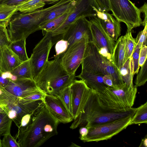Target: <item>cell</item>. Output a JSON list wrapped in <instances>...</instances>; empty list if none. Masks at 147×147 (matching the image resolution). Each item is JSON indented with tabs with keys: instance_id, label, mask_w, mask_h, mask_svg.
Returning a JSON list of instances; mask_svg holds the SVG:
<instances>
[{
	"instance_id": "8",
	"label": "cell",
	"mask_w": 147,
	"mask_h": 147,
	"mask_svg": "<svg viewBox=\"0 0 147 147\" xmlns=\"http://www.w3.org/2000/svg\"><path fill=\"white\" fill-rule=\"evenodd\" d=\"M133 117H128L109 123L88 129L87 135L81 139L84 142L107 140L131 125Z\"/></svg>"
},
{
	"instance_id": "40",
	"label": "cell",
	"mask_w": 147,
	"mask_h": 147,
	"mask_svg": "<svg viewBox=\"0 0 147 147\" xmlns=\"http://www.w3.org/2000/svg\"><path fill=\"white\" fill-rule=\"evenodd\" d=\"M102 11L108 12L111 11L109 0H96Z\"/></svg>"
},
{
	"instance_id": "6",
	"label": "cell",
	"mask_w": 147,
	"mask_h": 147,
	"mask_svg": "<svg viewBox=\"0 0 147 147\" xmlns=\"http://www.w3.org/2000/svg\"><path fill=\"white\" fill-rule=\"evenodd\" d=\"M95 7L101 10L96 0H76L74 9L65 21L56 29L49 32L54 43L62 39L63 34L70 25L79 18L96 17Z\"/></svg>"
},
{
	"instance_id": "25",
	"label": "cell",
	"mask_w": 147,
	"mask_h": 147,
	"mask_svg": "<svg viewBox=\"0 0 147 147\" xmlns=\"http://www.w3.org/2000/svg\"><path fill=\"white\" fill-rule=\"evenodd\" d=\"M18 11L16 5L0 4V26L7 28L11 18Z\"/></svg>"
},
{
	"instance_id": "30",
	"label": "cell",
	"mask_w": 147,
	"mask_h": 147,
	"mask_svg": "<svg viewBox=\"0 0 147 147\" xmlns=\"http://www.w3.org/2000/svg\"><path fill=\"white\" fill-rule=\"evenodd\" d=\"M12 121L7 113H0V137L10 133Z\"/></svg>"
},
{
	"instance_id": "16",
	"label": "cell",
	"mask_w": 147,
	"mask_h": 147,
	"mask_svg": "<svg viewBox=\"0 0 147 147\" xmlns=\"http://www.w3.org/2000/svg\"><path fill=\"white\" fill-rule=\"evenodd\" d=\"M5 89L14 96L24 98L40 90L33 80L28 78H17L15 81L10 80Z\"/></svg>"
},
{
	"instance_id": "24",
	"label": "cell",
	"mask_w": 147,
	"mask_h": 147,
	"mask_svg": "<svg viewBox=\"0 0 147 147\" xmlns=\"http://www.w3.org/2000/svg\"><path fill=\"white\" fill-rule=\"evenodd\" d=\"M75 5L62 15L48 22L40 27V30H42L43 35L44 36L47 32H51L54 30L62 23L72 11Z\"/></svg>"
},
{
	"instance_id": "17",
	"label": "cell",
	"mask_w": 147,
	"mask_h": 147,
	"mask_svg": "<svg viewBox=\"0 0 147 147\" xmlns=\"http://www.w3.org/2000/svg\"><path fill=\"white\" fill-rule=\"evenodd\" d=\"M94 9L96 13V17L99 19L104 29L113 40L117 41L121 34L120 22L108 12L102 11L95 7Z\"/></svg>"
},
{
	"instance_id": "26",
	"label": "cell",
	"mask_w": 147,
	"mask_h": 147,
	"mask_svg": "<svg viewBox=\"0 0 147 147\" xmlns=\"http://www.w3.org/2000/svg\"><path fill=\"white\" fill-rule=\"evenodd\" d=\"M46 4L41 0H27L16 6L18 11L28 13L43 9Z\"/></svg>"
},
{
	"instance_id": "11",
	"label": "cell",
	"mask_w": 147,
	"mask_h": 147,
	"mask_svg": "<svg viewBox=\"0 0 147 147\" xmlns=\"http://www.w3.org/2000/svg\"><path fill=\"white\" fill-rule=\"evenodd\" d=\"M136 108L132 107L123 109L112 108L102 113L93 116L88 119L83 125L88 129L113 122L128 117H133Z\"/></svg>"
},
{
	"instance_id": "42",
	"label": "cell",
	"mask_w": 147,
	"mask_h": 147,
	"mask_svg": "<svg viewBox=\"0 0 147 147\" xmlns=\"http://www.w3.org/2000/svg\"><path fill=\"white\" fill-rule=\"evenodd\" d=\"M141 12H142L144 13V19L141 24V25L144 26L147 24V4L146 3H144V5L139 8Z\"/></svg>"
},
{
	"instance_id": "15",
	"label": "cell",
	"mask_w": 147,
	"mask_h": 147,
	"mask_svg": "<svg viewBox=\"0 0 147 147\" xmlns=\"http://www.w3.org/2000/svg\"><path fill=\"white\" fill-rule=\"evenodd\" d=\"M43 102L50 113L59 123H68L74 120L73 116L59 96L46 94Z\"/></svg>"
},
{
	"instance_id": "51",
	"label": "cell",
	"mask_w": 147,
	"mask_h": 147,
	"mask_svg": "<svg viewBox=\"0 0 147 147\" xmlns=\"http://www.w3.org/2000/svg\"><path fill=\"white\" fill-rule=\"evenodd\" d=\"M0 147H2V140H1L0 137Z\"/></svg>"
},
{
	"instance_id": "19",
	"label": "cell",
	"mask_w": 147,
	"mask_h": 147,
	"mask_svg": "<svg viewBox=\"0 0 147 147\" xmlns=\"http://www.w3.org/2000/svg\"><path fill=\"white\" fill-rule=\"evenodd\" d=\"M22 62L8 46L0 48V72H11Z\"/></svg>"
},
{
	"instance_id": "50",
	"label": "cell",
	"mask_w": 147,
	"mask_h": 147,
	"mask_svg": "<svg viewBox=\"0 0 147 147\" xmlns=\"http://www.w3.org/2000/svg\"><path fill=\"white\" fill-rule=\"evenodd\" d=\"M6 0H0V4L3 3Z\"/></svg>"
},
{
	"instance_id": "49",
	"label": "cell",
	"mask_w": 147,
	"mask_h": 147,
	"mask_svg": "<svg viewBox=\"0 0 147 147\" xmlns=\"http://www.w3.org/2000/svg\"><path fill=\"white\" fill-rule=\"evenodd\" d=\"M5 113L3 109L0 107V113Z\"/></svg>"
},
{
	"instance_id": "5",
	"label": "cell",
	"mask_w": 147,
	"mask_h": 147,
	"mask_svg": "<svg viewBox=\"0 0 147 147\" xmlns=\"http://www.w3.org/2000/svg\"><path fill=\"white\" fill-rule=\"evenodd\" d=\"M137 87H130L125 83L108 86L99 96L105 105L115 109L132 107L134 104L137 91Z\"/></svg>"
},
{
	"instance_id": "22",
	"label": "cell",
	"mask_w": 147,
	"mask_h": 147,
	"mask_svg": "<svg viewBox=\"0 0 147 147\" xmlns=\"http://www.w3.org/2000/svg\"><path fill=\"white\" fill-rule=\"evenodd\" d=\"M121 78L123 82L129 87H133V78L134 76L131 57L127 59L119 69Z\"/></svg>"
},
{
	"instance_id": "43",
	"label": "cell",
	"mask_w": 147,
	"mask_h": 147,
	"mask_svg": "<svg viewBox=\"0 0 147 147\" xmlns=\"http://www.w3.org/2000/svg\"><path fill=\"white\" fill-rule=\"evenodd\" d=\"M103 79L105 84L108 86H114L111 76L109 75H106L103 76Z\"/></svg>"
},
{
	"instance_id": "20",
	"label": "cell",
	"mask_w": 147,
	"mask_h": 147,
	"mask_svg": "<svg viewBox=\"0 0 147 147\" xmlns=\"http://www.w3.org/2000/svg\"><path fill=\"white\" fill-rule=\"evenodd\" d=\"M103 76L81 71L80 74L76 76V77L83 80L89 88L101 93L108 86L103 81Z\"/></svg>"
},
{
	"instance_id": "23",
	"label": "cell",
	"mask_w": 147,
	"mask_h": 147,
	"mask_svg": "<svg viewBox=\"0 0 147 147\" xmlns=\"http://www.w3.org/2000/svg\"><path fill=\"white\" fill-rule=\"evenodd\" d=\"M26 39L11 42L8 47L22 62L28 60L26 49Z\"/></svg>"
},
{
	"instance_id": "33",
	"label": "cell",
	"mask_w": 147,
	"mask_h": 147,
	"mask_svg": "<svg viewBox=\"0 0 147 147\" xmlns=\"http://www.w3.org/2000/svg\"><path fill=\"white\" fill-rule=\"evenodd\" d=\"M2 145V147H20L19 144L10 133L3 136Z\"/></svg>"
},
{
	"instance_id": "45",
	"label": "cell",
	"mask_w": 147,
	"mask_h": 147,
	"mask_svg": "<svg viewBox=\"0 0 147 147\" xmlns=\"http://www.w3.org/2000/svg\"><path fill=\"white\" fill-rule=\"evenodd\" d=\"M79 133L80 139L86 136L88 134L89 130L85 126L81 127L79 129Z\"/></svg>"
},
{
	"instance_id": "28",
	"label": "cell",
	"mask_w": 147,
	"mask_h": 147,
	"mask_svg": "<svg viewBox=\"0 0 147 147\" xmlns=\"http://www.w3.org/2000/svg\"><path fill=\"white\" fill-rule=\"evenodd\" d=\"M142 123L147 124V102L136 108L131 122V125Z\"/></svg>"
},
{
	"instance_id": "1",
	"label": "cell",
	"mask_w": 147,
	"mask_h": 147,
	"mask_svg": "<svg viewBox=\"0 0 147 147\" xmlns=\"http://www.w3.org/2000/svg\"><path fill=\"white\" fill-rule=\"evenodd\" d=\"M59 122L43 104L34 115L26 127L18 128L15 138L20 147H38L57 134Z\"/></svg>"
},
{
	"instance_id": "37",
	"label": "cell",
	"mask_w": 147,
	"mask_h": 147,
	"mask_svg": "<svg viewBox=\"0 0 147 147\" xmlns=\"http://www.w3.org/2000/svg\"><path fill=\"white\" fill-rule=\"evenodd\" d=\"M56 43L55 48L56 56L65 52L69 47L67 41L63 39L59 40Z\"/></svg>"
},
{
	"instance_id": "29",
	"label": "cell",
	"mask_w": 147,
	"mask_h": 147,
	"mask_svg": "<svg viewBox=\"0 0 147 147\" xmlns=\"http://www.w3.org/2000/svg\"><path fill=\"white\" fill-rule=\"evenodd\" d=\"M125 36V62L131 57L137 44L135 39L132 37L131 31L127 30Z\"/></svg>"
},
{
	"instance_id": "4",
	"label": "cell",
	"mask_w": 147,
	"mask_h": 147,
	"mask_svg": "<svg viewBox=\"0 0 147 147\" xmlns=\"http://www.w3.org/2000/svg\"><path fill=\"white\" fill-rule=\"evenodd\" d=\"M82 72L109 75L114 85L124 83L119 69L113 62L101 55L92 40L88 42L81 63Z\"/></svg>"
},
{
	"instance_id": "13",
	"label": "cell",
	"mask_w": 147,
	"mask_h": 147,
	"mask_svg": "<svg viewBox=\"0 0 147 147\" xmlns=\"http://www.w3.org/2000/svg\"><path fill=\"white\" fill-rule=\"evenodd\" d=\"M69 87L71 95L72 115L74 120L81 113L90 88L81 79L75 80L69 85Z\"/></svg>"
},
{
	"instance_id": "38",
	"label": "cell",
	"mask_w": 147,
	"mask_h": 147,
	"mask_svg": "<svg viewBox=\"0 0 147 147\" xmlns=\"http://www.w3.org/2000/svg\"><path fill=\"white\" fill-rule=\"evenodd\" d=\"M46 94L41 90L26 97L21 98L23 99L30 101L41 100L43 102Z\"/></svg>"
},
{
	"instance_id": "7",
	"label": "cell",
	"mask_w": 147,
	"mask_h": 147,
	"mask_svg": "<svg viewBox=\"0 0 147 147\" xmlns=\"http://www.w3.org/2000/svg\"><path fill=\"white\" fill-rule=\"evenodd\" d=\"M112 15L120 22L127 26V30L131 31L141 25L142 20L139 8L129 0H109Z\"/></svg>"
},
{
	"instance_id": "46",
	"label": "cell",
	"mask_w": 147,
	"mask_h": 147,
	"mask_svg": "<svg viewBox=\"0 0 147 147\" xmlns=\"http://www.w3.org/2000/svg\"><path fill=\"white\" fill-rule=\"evenodd\" d=\"M27 0H6L3 4H5L10 5H16Z\"/></svg>"
},
{
	"instance_id": "10",
	"label": "cell",
	"mask_w": 147,
	"mask_h": 147,
	"mask_svg": "<svg viewBox=\"0 0 147 147\" xmlns=\"http://www.w3.org/2000/svg\"><path fill=\"white\" fill-rule=\"evenodd\" d=\"M89 40L87 38H83L73 44L65 52L61 54V64L69 74L75 75L83 59L87 45Z\"/></svg>"
},
{
	"instance_id": "9",
	"label": "cell",
	"mask_w": 147,
	"mask_h": 147,
	"mask_svg": "<svg viewBox=\"0 0 147 147\" xmlns=\"http://www.w3.org/2000/svg\"><path fill=\"white\" fill-rule=\"evenodd\" d=\"M54 45L51 34L48 32L33 49L29 60L34 80L48 61L50 50Z\"/></svg>"
},
{
	"instance_id": "34",
	"label": "cell",
	"mask_w": 147,
	"mask_h": 147,
	"mask_svg": "<svg viewBox=\"0 0 147 147\" xmlns=\"http://www.w3.org/2000/svg\"><path fill=\"white\" fill-rule=\"evenodd\" d=\"M147 24L144 26L143 30L139 32L135 39L137 45L140 48L144 45H147Z\"/></svg>"
},
{
	"instance_id": "36",
	"label": "cell",
	"mask_w": 147,
	"mask_h": 147,
	"mask_svg": "<svg viewBox=\"0 0 147 147\" xmlns=\"http://www.w3.org/2000/svg\"><path fill=\"white\" fill-rule=\"evenodd\" d=\"M140 49L136 45L131 57L133 65L134 75L137 74L140 67L139 61Z\"/></svg>"
},
{
	"instance_id": "39",
	"label": "cell",
	"mask_w": 147,
	"mask_h": 147,
	"mask_svg": "<svg viewBox=\"0 0 147 147\" xmlns=\"http://www.w3.org/2000/svg\"><path fill=\"white\" fill-rule=\"evenodd\" d=\"M147 46L146 45L143 46L140 49L139 55V66L141 67L147 60Z\"/></svg>"
},
{
	"instance_id": "27",
	"label": "cell",
	"mask_w": 147,
	"mask_h": 147,
	"mask_svg": "<svg viewBox=\"0 0 147 147\" xmlns=\"http://www.w3.org/2000/svg\"><path fill=\"white\" fill-rule=\"evenodd\" d=\"M11 72L12 74L16 76L17 78L33 79L29 59L27 61L22 62Z\"/></svg>"
},
{
	"instance_id": "2",
	"label": "cell",
	"mask_w": 147,
	"mask_h": 147,
	"mask_svg": "<svg viewBox=\"0 0 147 147\" xmlns=\"http://www.w3.org/2000/svg\"><path fill=\"white\" fill-rule=\"evenodd\" d=\"M61 54L48 61L34 81L46 94L58 96L60 92L75 80L76 76L69 74L62 65Z\"/></svg>"
},
{
	"instance_id": "14",
	"label": "cell",
	"mask_w": 147,
	"mask_h": 147,
	"mask_svg": "<svg viewBox=\"0 0 147 147\" xmlns=\"http://www.w3.org/2000/svg\"><path fill=\"white\" fill-rule=\"evenodd\" d=\"M84 38L92 40L89 21L86 18L82 17L70 25L63 34L62 39L67 41L69 47L76 42Z\"/></svg>"
},
{
	"instance_id": "31",
	"label": "cell",
	"mask_w": 147,
	"mask_h": 147,
	"mask_svg": "<svg viewBox=\"0 0 147 147\" xmlns=\"http://www.w3.org/2000/svg\"><path fill=\"white\" fill-rule=\"evenodd\" d=\"M58 96L61 99L69 112L72 115V98L69 86L63 89L60 92Z\"/></svg>"
},
{
	"instance_id": "41",
	"label": "cell",
	"mask_w": 147,
	"mask_h": 147,
	"mask_svg": "<svg viewBox=\"0 0 147 147\" xmlns=\"http://www.w3.org/2000/svg\"><path fill=\"white\" fill-rule=\"evenodd\" d=\"M35 113L28 114L24 116L22 119L21 124L19 127H26L30 123Z\"/></svg>"
},
{
	"instance_id": "47",
	"label": "cell",
	"mask_w": 147,
	"mask_h": 147,
	"mask_svg": "<svg viewBox=\"0 0 147 147\" xmlns=\"http://www.w3.org/2000/svg\"><path fill=\"white\" fill-rule=\"evenodd\" d=\"M147 135L142 139L139 146V147H147Z\"/></svg>"
},
{
	"instance_id": "12",
	"label": "cell",
	"mask_w": 147,
	"mask_h": 147,
	"mask_svg": "<svg viewBox=\"0 0 147 147\" xmlns=\"http://www.w3.org/2000/svg\"><path fill=\"white\" fill-rule=\"evenodd\" d=\"M89 18L92 41L98 50L106 49L112 56L115 45V41L104 29L97 17Z\"/></svg>"
},
{
	"instance_id": "44",
	"label": "cell",
	"mask_w": 147,
	"mask_h": 147,
	"mask_svg": "<svg viewBox=\"0 0 147 147\" xmlns=\"http://www.w3.org/2000/svg\"><path fill=\"white\" fill-rule=\"evenodd\" d=\"M10 80L9 78H3L1 74V72L0 71V86L5 88L8 84Z\"/></svg>"
},
{
	"instance_id": "48",
	"label": "cell",
	"mask_w": 147,
	"mask_h": 147,
	"mask_svg": "<svg viewBox=\"0 0 147 147\" xmlns=\"http://www.w3.org/2000/svg\"><path fill=\"white\" fill-rule=\"evenodd\" d=\"M46 4H55L58 3L60 0H41Z\"/></svg>"
},
{
	"instance_id": "18",
	"label": "cell",
	"mask_w": 147,
	"mask_h": 147,
	"mask_svg": "<svg viewBox=\"0 0 147 147\" xmlns=\"http://www.w3.org/2000/svg\"><path fill=\"white\" fill-rule=\"evenodd\" d=\"M19 98L12 94L3 87L0 86V107L7 114L9 111H15L21 123L22 117L28 113L18 104Z\"/></svg>"
},
{
	"instance_id": "21",
	"label": "cell",
	"mask_w": 147,
	"mask_h": 147,
	"mask_svg": "<svg viewBox=\"0 0 147 147\" xmlns=\"http://www.w3.org/2000/svg\"><path fill=\"white\" fill-rule=\"evenodd\" d=\"M125 35L116 41L112 55L113 63L119 69L125 63Z\"/></svg>"
},
{
	"instance_id": "3",
	"label": "cell",
	"mask_w": 147,
	"mask_h": 147,
	"mask_svg": "<svg viewBox=\"0 0 147 147\" xmlns=\"http://www.w3.org/2000/svg\"><path fill=\"white\" fill-rule=\"evenodd\" d=\"M64 0L48 7L28 13L18 11L11 18L7 27L11 42L26 38L40 30L39 26L48 14L59 5Z\"/></svg>"
},
{
	"instance_id": "32",
	"label": "cell",
	"mask_w": 147,
	"mask_h": 147,
	"mask_svg": "<svg viewBox=\"0 0 147 147\" xmlns=\"http://www.w3.org/2000/svg\"><path fill=\"white\" fill-rule=\"evenodd\" d=\"M134 83L137 87L144 85L147 81V61L141 66L139 71L137 73Z\"/></svg>"
},
{
	"instance_id": "35",
	"label": "cell",
	"mask_w": 147,
	"mask_h": 147,
	"mask_svg": "<svg viewBox=\"0 0 147 147\" xmlns=\"http://www.w3.org/2000/svg\"><path fill=\"white\" fill-rule=\"evenodd\" d=\"M11 42L7 28L0 26V48L8 46Z\"/></svg>"
}]
</instances>
